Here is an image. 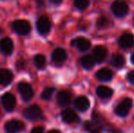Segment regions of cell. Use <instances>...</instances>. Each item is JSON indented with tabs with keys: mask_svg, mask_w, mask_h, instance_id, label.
I'll return each instance as SVG.
<instances>
[{
	"mask_svg": "<svg viewBox=\"0 0 134 133\" xmlns=\"http://www.w3.org/2000/svg\"><path fill=\"white\" fill-rule=\"evenodd\" d=\"M111 11L116 16L122 18L128 14L129 7H128V4L123 0H116L111 5Z\"/></svg>",
	"mask_w": 134,
	"mask_h": 133,
	"instance_id": "6da1fadb",
	"label": "cell"
},
{
	"mask_svg": "<svg viewBox=\"0 0 134 133\" xmlns=\"http://www.w3.org/2000/svg\"><path fill=\"white\" fill-rule=\"evenodd\" d=\"M23 115L26 119L29 120H37L42 118L43 113L41 108L37 105H31L28 108H25L23 111Z\"/></svg>",
	"mask_w": 134,
	"mask_h": 133,
	"instance_id": "7a4b0ae2",
	"label": "cell"
},
{
	"mask_svg": "<svg viewBox=\"0 0 134 133\" xmlns=\"http://www.w3.org/2000/svg\"><path fill=\"white\" fill-rule=\"evenodd\" d=\"M12 27L18 35H21V36L27 35V34H29L30 30H31V25H30V23L27 21V20H24V19L16 20L13 23Z\"/></svg>",
	"mask_w": 134,
	"mask_h": 133,
	"instance_id": "3957f363",
	"label": "cell"
},
{
	"mask_svg": "<svg viewBox=\"0 0 134 133\" xmlns=\"http://www.w3.org/2000/svg\"><path fill=\"white\" fill-rule=\"evenodd\" d=\"M131 107H132V100H131V99H130V98L124 99V100L116 107L115 112H116V114L118 116L125 117V116H127L128 114H129Z\"/></svg>",
	"mask_w": 134,
	"mask_h": 133,
	"instance_id": "277c9868",
	"label": "cell"
},
{
	"mask_svg": "<svg viewBox=\"0 0 134 133\" xmlns=\"http://www.w3.org/2000/svg\"><path fill=\"white\" fill-rule=\"evenodd\" d=\"M2 104H3L4 108L7 111H12L14 110V108H16V98L13 94L9 92H7L2 96L1 99Z\"/></svg>",
	"mask_w": 134,
	"mask_h": 133,
	"instance_id": "5b68a950",
	"label": "cell"
},
{
	"mask_svg": "<svg viewBox=\"0 0 134 133\" xmlns=\"http://www.w3.org/2000/svg\"><path fill=\"white\" fill-rule=\"evenodd\" d=\"M24 129V124L18 119H11L5 125V130L7 133H18Z\"/></svg>",
	"mask_w": 134,
	"mask_h": 133,
	"instance_id": "8992f818",
	"label": "cell"
},
{
	"mask_svg": "<svg viewBox=\"0 0 134 133\" xmlns=\"http://www.w3.org/2000/svg\"><path fill=\"white\" fill-rule=\"evenodd\" d=\"M18 90H19L21 97L25 101H28L32 99L34 95V91L32 87L29 84L26 83V82H20L18 84Z\"/></svg>",
	"mask_w": 134,
	"mask_h": 133,
	"instance_id": "52a82bcc",
	"label": "cell"
},
{
	"mask_svg": "<svg viewBox=\"0 0 134 133\" xmlns=\"http://www.w3.org/2000/svg\"><path fill=\"white\" fill-rule=\"evenodd\" d=\"M37 28L40 34L42 35H47L50 31L51 28V24L50 21L47 16H41L38 18L37 22Z\"/></svg>",
	"mask_w": 134,
	"mask_h": 133,
	"instance_id": "ba28073f",
	"label": "cell"
},
{
	"mask_svg": "<svg viewBox=\"0 0 134 133\" xmlns=\"http://www.w3.org/2000/svg\"><path fill=\"white\" fill-rule=\"evenodd\" d=\"M61 117L64 122L68 123V124H71V123H75L79 121V116L71 108H67V109L63 110L61 113Z\"/></svg>",
	"mask_w": 134,
	"mask_h": 133,
	"instance_id": "9c48e42d",
	"label": "cell"
},
{
	"mask_svg": "<svg viewBox=\"0 0 134 133\" xmlns=\"http://www.w3.org/2000/svg\"><path fill=\"white\" fill-rule=\"evenodd\" d=\"M71 45L80 51H86L90 48V41L85 37H77L71 41Z\"/></svg>",
	"mask_w": 134,
	"mask_h": 133,
	"instance_id": "30bf717a",
	"label": "cell"
},
{
	"mask_svg": "<svg viewBox=\"0 0 134 133\" xmlns=\"http://www.w3.org/2000/svg\"><path fill=\"white\" fill-rule=\"evenodd\" d=\"M107 48L103 46H97L93 49V57L96 62L101 63L107 57Z\"/></svg>",
	"mask_w": 134,
	"mask_h": 133,
	"instance_id": "8fae6325",
	"label": "cell"
},
{
	"mask_svg": "<svg viewBox=\"0 0 134 133\" xmlns=\"http://www.w3.org/2000/svg\"><path fill=\"white\" fill-rule=\"evenodd\" d=\"M119 44L122 48H131L134 46V36L131 33H125L120 37Z\"/></svg>",
	"mask_w": 134,
	"mask_h": 133,
	"instance_id": "7c38bea8",
	"label": "cell"
},
{
	"mask_svg": "<svg viewBox=\"0 0 134 133\" xmlns=\"http://www.w3.org/2000/svg\"><path fill=\"white\" fill-rule=\"evenodd\" d=\"M14 48V44L13 41L9 37H5V38L0 40V50L5 55H10Z\"/></svg>",
	"mask_w": 134,
	"mask_h": 133,
	"instance_id": "4fadbf2b",
	"label": "cell"
},
{
	"mask_svg": "<svg viewBox=\"0 0 134 133\" xmlns=\"http://www.w3.org/2000/svg\"><path fill=\"white\" fill-rule=\"evenodd\" d=\"M13 75L10 70L7 68H0V85L7 86L11 83Z\"/></svg>",
	"mask_w": 134,
	"mask_h": 133,
	"instance_id": "5bb4252c",
	"label": "cell"
},
{
	"mask_svg": "<svg viewBox=\"0 0 134 133\" xmlns=\"http://www.w3.org/2000/svg\"><path fill=\"white\" fill-rule=\"evenodd\" d=\"M57 100H58V105L62 107L68 106L70 103L71 100V95L69 91L67 90H61L58 93L57 96Z\"/></svg>",
	"mask_w": 134,
	"mask_h": 133,
	"instance_id": "9a60e30c",
	"label": "cell"
},
{
	"mask_svg": "<svg viewBox=\"0 0 134 133\" xmlns=\"http://www.w3.org/2000/svg\"><path fill=\"white\" fill-rule=\"evenodd\" d=\"M67 59V53L63 48H56L52 53V60L57 64H61Z\"/></svg>",
	"mask_w": 134,
	"mask_h": 133,
	"instance_id": "2e32d148",
	"label": "cell"
},
{
	"mask_svg": "<svg viewBox=\"0 0 134 133\" xmlns=\"http://www.w3.org/2000/svg\"><path fill=\"white\" fill-rule=\"evenodd\" d=\"M96 77L100 81H109L113 78V72L109 68H101L97 72Z\"/></svg>",
	"mask_w": 134,
	"mask_h": 133,
	"instance_id": "e0dca14e",
	"label": "cell"
},
{
	"mask_svg": "<svg viewBox=\"0 0 134 133\" xmlns=\"http://www.w3.org/2000/svg\"><path fill=\"white\" fill-rule=\"evenodd\" d=\"M75 107L78 108L80 111H86L90 108V100L86 97H79L75 100Z\"/></svg>",
	"mask_w": 134,
	"mask_h": 133,
	"instance_id": "ac0fdd59",
	"label": "cell"
},
{
	"mask_svg": "<svg viewBox=\"0 0 134 133\" xmlns=\"http://www.w3.org/2000/svg\"><path fill=\"white\" fill-rule=\"evenodd\" d=\"M97 95L101 99H109L113 95V90L107 86H99L96 90Z\"/></svg>",
	"mask_w": 134,
	"mask_h": 133,
	"instance_id": "d6986e66",
	"label": "cell"
},
{
	"mask_svg": "<svg viewBox=\"0 0 134 133\" xmlns=\"http://www.w3.org/2000/svg\"><path fill=\"white\" fill-rule=\"evenodd\" d=\"M81 66L84 67L85 69H91L95 65V59H94L93 56L90 55H86L84 57H82L81 59Z\"/></svg>",
	"mask_w": 134,
	"mask_h": 133,
	"instance_id": "ffe728a7",
	"label": "cell"
},
{
	"mask_svg": "<svg viewBox=\"0 0 134 133\" xmlns=\"http://www.w3.org/2000/svg\"><path fill=\"white\" fill-rule=\"evenodd\" d=\"M110 62L115 67H121L124 65L125 60H124L123 56L120 55V54H113L112 57H111Z\"/></svg>",
	"mask_w": 134,
	"mask_h": 133,
	"instance_id": "44dd1931",
	"label": "cell"
},
{
	"mask_svg": "<svg viewBox=\"0 0 134 133\" xmlns=\"http://www.w3.org/2000/svg\"><path fill=\"white\" fill-rule=\"evenodd\" d=\"M34 62H35V65L37 66V67H38V68H44L45 66H46V57H45V56L43 55H37L35 56V57H34Z\"/></svg>",
	"mask_w": 134,
	"mask_h": 133,
	"instance_id": "7402d4cb",
	"label": "cell"
},
{
	"mask_svg": "<svg viewBox=\"0 0 134 133\" xmlns=\"http://www.w3.org/2000/svg\"><path fill=\"white\" fill-rule=\"evenodd\" d=\"M84 127H85V129H86V130H88V131L90 133H101L100 128L96 126V125H94L92 122H90V121H87V122L85 123Z\"/></svg>",
	"mask_w": 134,
	"mask_h": 133,
	"instance_id": "603a6c76",
	"label": "cell"
},
{
	"mask_svg": "<svg viewBox=\"0 0 134 133\" xmlns=\"http://www.w3.org/2000/svg\"><path fill=\"white\" fill-rule=\"evenodd\" d=\"M54 91H55L54 88H50V87L46 88V89H45L44 90H43V92L41 93V98H42L43 100H50Z\"/></svg>",
	"mask_w": 134,
	"mask_h": 133,
	"instance_id": "cb8c5ba5",
	"label": "cell"
},
{
	"mask_svg": "<svg viewBox=\"0 0 134 133\" xmlns=\"http://www.w3.org/2000/svg\"><path fill=\"white\" fill-rule=\"evenodd\" d=\"M90 5V1L88 0H75V5L78 7L79 9H86Z\"/></svg>",
	"mask_w": 134,
	"mask_h": 133,
	"instance_id": "d4e9b609",
	"label": "cell"
},
{
	"mask_svg": "<svg viewBox=\"0 0 134 133\" xmlns=\"http://www.w3.org/2000/svg\"><path fill=\"white\" fill-rule=\"evenodd\" d=\"M109 24V20L105 16H100L99 19L97 20V25L99 27H106Z\"/></svg>",
	"mask_w": 134,
	"mask_h": 133,
	"instance_id": "484cf974",
	"label": "cell"
},
{
	"mask_svg": "<svg viewBox=\"0 0 134 133\" xmlns=\"http://www.w3.org/2000/svg\"><path fill=\"white\" fill-rule=\"evenodd\" d=\"M127 78L130 81V83H131L134 85V70L129 72V74H128V76H127Z\"/></svg>",
	"mask_w": 134,
	"mask_h": 133,
	"instance_id": "4316f807",
	"label": "cell"
},
{
	"mask_svg": "<svg viewBox=\"0 0 134 133\" xmlns=\"http://www.w3.org/2000/svg\"><path fill=\"white\" fill-rule=\"evenodd\" d=\"M16 67H18V69H23L25 67V61L23 59H19L16 62Z\"/></svg>",
	"mask_w": 134,
	"mask_h": 133,
	"instance_id": "83f0119b",
	"label": "cell"
},
{
	"mask_svg": "<svg viewBox=\"0 0 134 133\" xmlns=\"http://www.w3.org/2000/svg\"><path fill=\"white\" fill-rule=\"evenodd\" d=\"M43 132H44V129L40 126L35 127V128L31 130V133H43Z\"/></svg>",
	"mask_w": 134,
	"mask_h": 133,
	"instance_id": "f1b7e54d",
	"label": "cell"
},
{
	"mask_svg": "<svg viewBox=\"0 0 134 133\" xmlns=\"http://www.w3.org/2000/svg\"><path fill=\"white\" fill-rule=\"evenodd\" d=\"M50 2L53 3L54 5H59V4H61L62 0H50Z\"/></svg>",
	"mask_w": 134,
	"mask_h": 133,
	"instance_id": "f546056e",
	"label": "cell"
},
{
	"mask_svg": "<svg viewBox=\"0 0 134 133\" xmlns=\"http://www.w3.org/2000/svg\"><path fill=\"white\" fill-rule=\"evenodd\" d=\"M48 133H60L58 130H49Z\"/></svg>",
	"mask_w": 134,
	"mask_h": 133,
	"instance_id": "4dcf8cb0",
	"label": "cell"
},
{
	"mask_svg": "<svg viewBox=\"0 0 134 133\" xmlns=\"http://www.w3.org/2000/svg\"><path fill=\"white\" fill-rule=\"evenodd\" d=\"M131 62H132L133 64H134V53L132 54V55H131Z\"/></svg>",
	"mask_w": 134,
	"mask_h": 133,
	"instance_id": "1f68e13d",
	"label": "cell"
}]
</instances>
